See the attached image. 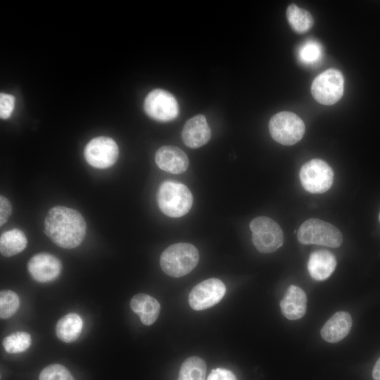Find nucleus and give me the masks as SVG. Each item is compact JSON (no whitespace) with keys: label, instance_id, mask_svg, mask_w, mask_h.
Segmentation results:
<instances>
[{"label":"nucleus","instance_id":"nucleus-19","mask_svg":"<svg viewBox=\"0 0 380 380\" xmlns=\"http://www.w3.org/2000/svg\"><path fill=\"white\" fill-rule=\"evenodd\" d=\"M83 327L81 317L76 313H69L61 317L56 325V334L63 342L75 341L80 335Z\"/></svg>","mask_w":380,"mask_h":380},{"label":"nucleus","instance_id":"nucleus-4","mask_svg":"<svg viewBox=\"0 0 380 380\" xmlns=\"http://www.w3.org/2000/svg\"><path fill=\"white\" fill-rule=\"evenodd\" d=\"M297 237L303 244L337 248L343 243L342 234L336 227L316 218L305 221L298 229Z\"/></svg>","mask_w":380,"mask_h":380},{"label":"nucleus","instance_id":"nucleus-31","mask_svg":"<svg viewBox=\"0 0 380 380\" xmlns=\"http://www.w3.org/2000/svg\"><path fill=\"white\" fill-rule=\"evenodd\" d=\"M379 221H380V213H379Z\"/></svg>","mask_w":380,"mask_h":380},{"label":"nucleus","instance_id":"nucleus-16","mask_svg":"<svg viewBox=\"0 0 380 380\" xmlns=\"http://www.w3.org/2000/svg\"><path fill=\"white\" fill-rule=\"evenodd\" d=\"M352 324V317L348 312H336L322 327L321 336L329 343H337L349 334Z\"/></svg>","mask_w":380,"mask_h":380},{"label":"nucleus","instance_id":"nucleus-6","mask_svg":"<svg viewBox=\"0 0 380 380\" xmlns=\"http://www.w3.org/2000/svg\"><path fill=\"white\" fill-rule=\"evenodd\" d=\"M249 226L252 232V242L259 252L270 253L283 245V232L272 219L265 216L257 217Z\"/></svg>","mask_w":380,"mask_h":380},{"label":"nucleus","instance_id":"nucleus-22","mask_svg":"<svg viewBox=\"0 0 380 380\" xmlns=\"http://www.w3.org/2000/svg\"><path fill=\"white\" fill-rule=\"evenodd\" d=\"M206 364L201 357H188L182 364L177 380H205Z\"/></svg>","mask_w":380,"mask_h":380},{"label":"nucleus","instance_id":"nucleus-20","mask_svg":"<svg viewBox=\"0 0 380 380\" xmlns=\"http://www.w3.org/2000/svg\"><path fill=\"white\" fill-rule=\"evenodd\" d=\"M25 234L18 229L4 232L0 236V252L5 257H11L22 252L27 246Z\"/></svg>","mask_w":380,"mask_h":380},{"label":"nucleus","instance_id":"nucleus-2","mask_svg":"<svg viewBox=\"0 0 380 380\" xmlns=\"http://www.w3.org/2000/svg\"><path fill=\"white\" fill-rule=\"evenodd\" d=\"M199 260L197 248L189 243H177L167 247L161 254L162 270L172 277H181L191 272Z\"/></svg>","mask_w":380,"mask_h":380},{"label":"nucleus","instance_id":"nucleus-27","mask_svg":"<svg viewBox=\"0 0 380 380\" xmlns=\"http://www.w3.org/2000/svg\"><path fill=\"white\" fill-rule=\"evenodd\" d=\"M15 106L13 96L5 93L0 94V117L1 119L8 118Z\"/></svg>","mask_w":380,"mask_h":380},{"label":"nucleus","instance_id":"nucleus-26","mask_svg":"<svg viewBox=\"0 0 380 380\" xmlns=\"http://www.w3.org/2000/svg\"><path fill=\"white\" fill-rule=\"evenodd\" d=\"M39 380H75L68 369L59 364L44 367L39 374Z\"/></svg>","mask_w":380,"mask_h":380},{"label":"nucleus","instance_id":"nucleus-21","mask_svg":"<svg viewBox=\"0 0 380 380\" xmlns=\"http://www.w3.org/2000/svg\"><path fill=\"white\" fill-rule=\"evenodd\" d=\"M286 17L291 28L299 34L309 31L314 23L310 13L305 9L299 8L295 4H291L288 6Z\"/></svg>","mask_w":380,"mask_h":380},{"label":"nucleus","instance_id":"nucleus-3","mask_svg":"<svg viewBox=\"0 0 380 380\" xmlns=\"http://www.w3.org/2000/svg\"><path fill=\"white\" fill-rule=\"evenodd\" d=\"M157 203L163 213L171 217L186 215L193 204V196L184 184L175 181H165L157 193Z\"/></svg>","mask_w":380,"mask_h":380},{"label":"nucleus","instance_id":"nucleus-18","mask_svg":"<svg viewBox=\"0 0 380 380\" xmlns=\"http://www.w3.org/2000/svg\"><path fill=\"white\" fill-rule=\"evenodd\" d=\"M130 308L137 314L144 325H151L160 315V305L153 297L146 293H138L130 300Z\"/></svg>","mask_w":380,"mask_h":380},{"label":"nucleus","instance_id":"nucleus-1","mask_svg":"<svg viewBox=\"0 0 380 380\" xmlns=\"http://www.w3.org/2000/svg\"><path fill=\"white\" fill-rule=\"evenodd\" d=\"M87 230L83 216L76 210L62 205L51 208L44 220V232L57 246L73 248L83 241Z\"/></svg>","mask_w":380,"mask_h":380},{"label":"nucleus","instance_id":"nucleus-23","mask_svg":"<svg viewBox=\"0 0 380 380\" xmlns=\"http://www.w3.org/2000/svg\"><path fill=\"white\" fill-rule=\"evenodd\" d=\"M32 343L30 334L17 331L6 336L2 342L4 350L11 354H15L27 350Z\"/></svg>","mask_w":380,"mask_h":380},{"label":"nucleus","instance_id":"nucleus-28","mask_svg":"<svg viewBox=\"0 0 380 380\" xmlns=\"http://www.w3.org/2000/svg\"><path fill=\"white\" fill-rule=\"evenodd\" d=\"M206 380H237L236 376L224 368H216L211 371Z\"/></svg>","mask_w":380,"mask_h":380},{"label":"nucleus","instance_id":"nucleus-7","mask_svg":"<svg viewBox=\"0 0 380 380\" xmlns=\"http://www.w3.org/2000/svg\"><path fill=\"white\" fill-rule=\"evenodd\" d=\"M344 91L343 74L330 68L318 75L311 85L313 98L323 105H333L340 100Z\"/></svg>","mask_w":380,"mask_h":380},{"label":"nucleus","instance_id":"nucleus-9","mask_svg":"<svg viewBox=\"0 0 380 380\" xmlns=\"http://www.w3.org/2000/svg\"><path fill=\"white\" fill-rule=\"evenodd\" d=\"M144 108L152 119L159 122H169L179 114V105L175 97L169 91L156 89L146 96Z\"/></svg>","mask_w":380,"mask_h":380},{"label":"nucleus","instance_id":"nucleus-12","mask_svg":"<svg viewBox=\"0 0 380 380\" xmlns=\"http://www.w3.org/2000/svg\"><path fill=\"white\" fill-rule=\"evenodd\" d=\"M27 270L34 280L46 283L58 277L62 265L56 256L46 253H39L29 260Z\"/></svg>","mask_w":380,"mask_h":380},{"label":"nucleus","instance_id":"nucleus-30","mask_svg":"<svg viewBox=\"0 0 380 380\" xmlns=\"http://www.w3.org/2000/svg\"><path fill=\"white\" fill-rule=\"evenodd\" d=\"M372 377L374 380H380V357L377 360L373 367Z\"/></svg>","mask_w":380,"mask_h":380},{"label":"nucleus","instance_id":"nucleus-14","mask_svg":"<svg viewBox=\"0 0 380 380\" xmlns=\"http://www.w3.org/2000/svg\"><path fill=\"white\" fill-rule=\"evenodd\" d=\"M210 137L211 130L203 115H197L188 120L182 132L184 143L191 148L205 145Z\"/></svg>","mask_w":380,"mask_h":380},{"label":"nucleus","instance_id":"nucleus-13","mask_svg":"<svg viewBox=\"0 0 380 380\" xmlns=\"http://www.w3.org/2000/svg\"><path fill=\"white\" fill-rule=\"evenodd\" d=\"M155 160L160 169L172 174L185 172L189 163L186 154L174 146L159 148L156 153Z\"/></svg>","mask_w":380,"mask_h":380},{"label":"nucleus","instance_id":"nucleus-8","mask_svg":"<svg viewBox=\"0 0 380 380\" xmlns=\"http://www.w3.org/2000/svg\"><path fill=\"white\" fill-rule=\"evenodd\" d=\"M299 177L306 191L312 194H322L332 186L334 172L325 161L312 159L303 165Z\"/></svg>","mask_w":380,"mask_h":380},{"label":"nucleus","instance_id":"nucleus-5","mask_svg":"<svg viewBox=\"0 0 380 380\" xmlns=\"http://www.w3.org/2000/svg\"><path fill=\"white\" fill-rule=\"evenodd\" d=\"M305 127L302 119L289 111H281L274 115L269 122V131L277 142L291 146L303 137Z\"/></svg>","mask_w":380,"mask_h":380},{"label":"nucleus","instance_id":"nucleus-29","mask_svg":"<svg viewBox=\"0 0 380 380\" xmlns=\"http://www.w3.org/2000/svg\"><path fill=\"white\" fill-rule=\"evenodd\" d=\"M12 212L10 201L4 196H0V225L6 223Z\"/></svg>","mask_w":380,"mask_h":380},{"label":"nucleus","instance_id":"nucleus-25","mask_svg":"<svg viewBox=\"0 0 380 380\" xmlns=\"http://www.w3.org/2000/svg\"><path fill=\"white\" fill-rule=\"evenodd\" d=\"M20 300L18 295L11 290H3L0 292V317L8 319L18 310Z\"/></svg>","mask_w":380,"mask_h":380},{"label":"nucleus","instance_id":"nucleus-10","mask_svg":"<svg viewBox=\"0 0 380 380\" xmlns=\"http://www.w3.org/2000/svg\"><path fill=\"white\" fill-rule=\"evenodd\" d=\"M119 154L116 142L107 137H98L91 139L84 150V156L91 166L105 169L116 162Z\"/></svg>","mask_w":380,"mask_h":380},{"label":"nucleus","instance_id":"nucleus-15","mask_svg":"<svg viewBox=\"0 0 380 380\" xmlns=\"http://www.w3.org/2000/svg\"><path fill=\"white\" fill-rule=\"evenodd\" d=\"M283 315L290 320L303 317L307 310V296L300 287L291 285L280 302Z\"/></svg>","mask_w":380,"mask_h":380},{"label":"nucleus","instance_id":"nucleus-11","mask_svg":"<svg viewBox=\"0 0 380 380\" xmlns=\"http://www.w3.org/2000/svg\"><path fill=\"white\" fill-rule=\"evenodd\" d=\"M226 292L224 284L216 278L204 280L196 285L189 295L190 307L194 310H203L218 303Z\"/></svg>","mask_w":380,"mask_h":380},{"label":"nucleus","instance_id":"nucleus-24","mask_svg":"<svg viewBox=\"0 0 380 380\" xmlns=\"http://www.w3.org/2000/svg\"><path fill=\"white\" fill-rule=\"evenodd\" d=\"M322 47L317 41L310 39L304 42L298 49V59L305 65H313L321 59Z\"/></svg>","mask_w":380,"mask_h":380},{"label":"nucleus","instance_id":"nucleus-17","mask_svg":"<svg viewBox=\"0 0 380 380\" xmlns=\"http://www.w3.org/2000/svg\"><path fill=\"white\" fill-rule=\"evenodd\" d=\"M336 267L335 256L325 250L312 253L308 262V270L310 277L317 281L327 279Z\"/></svg>","mask_w":380,"mask_h":380}]
</instances>
